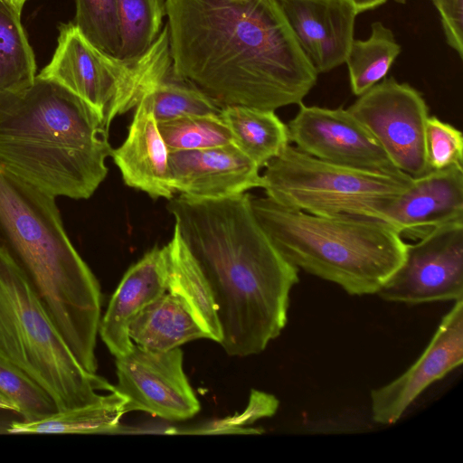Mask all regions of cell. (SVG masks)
Masks as SVG:
<instances>
[{
  "label": "cell",
  "mask_w": 463,
  "mask_h": 463,
  "mask_svg": "<svg viewBox=\"0 0 463 463\" xmlns=\"http://www.w3.org/2000/svg\"><path fill=\"white\" fill-rule=\"evenodd\" d=\"M219 116L229 128L233 144L260 168L290 144L287 124L274 110L227 106Z\"/></svg>",
  "instance_id": "cell-21"
},
{
  "label": "cell",
  "mask_w": 463,
  "mask_h": 463,
  "mask_svg": "<svg viewBox=\"0 0 463 463\" xmlns=\"http://www.w3.org/2000/svg\"><path fill=\"white\" fill-rule=\"evenodd\" d=\"M252 212L292 265L351 296L377 294L402 265L403 237L388 222L364 216H321L250 195Z\"/></svg>",
  "instance_id": "cell-5"
},
{
  "label": "cell",
  "mask_w": 463,
  "mask_h": 463,
  "mask_svg": "<svg viewBox=\"0 0 463 463\" xmlns=\"http://www.w3.org/2000/svg\"><path fill=\"white\" fill-rule=\"evenodd\" d=\"M393 1L398 4H405L408 0H393Z\"/></svg>",
  "instance_id": "cell-36"
},
{
  "label": "cell",
  "mask_w": 463,
  "mask_h": 463,
  "mask_svg": "<svg viewBox=\"0 0 463 463\" xmlns=\"http://www.w3.org/2000/svg\"><path fill=\"white\" fill-rule=\"evenodd\" d=\"M384 221L402 237L420 238L430 229L463 222V166L430 170L388 208Z\"/></svg>",
  "instance_id": "cell-16"
},
{
  "label": "cell",
  "mask_w": 463,
  "mask_h": 463,
  "mask_svg": "<svg viewBox=\"0 0 463 463\" xmlns=\"http://www.w3.org/2000/svg\"><path fill=\"white\" fill-rule=\"evenodd\" d=\"M278 407L279 401L275 396L252 390L249 405L241 415L218 421L214 428L212 427L205 432H249L240 426L251 424L262 417L272 416L276 413Z\"/></svg>",
  "instance_id": "cell-31"
},
{
  "label": "cell",
  "mask_w": 463,
  "mask_h": 463,
  "mask_svg": "<svg viewBox=\"0 0 463 463\" xmlns=\"http://www.w3.org/2000/svg\"><path fill=\"white\" fill-rule=\"evenodd\" d=\"M317 74L345 62L359 14L346 0H277Z\"/></svg>",
  "instance_id": "cell-15"
},
{
  "label": "cell",
  "mask_w": 463,
  "mask_h": 463,
  "mask_svg": "<svg viewBox=\"0 0 463 463\" xmlns=\"http://www.w3.org/2000/svg\"><path fill=\"white\" fill-rule=\"evenodd\" d=\"M11 3H13L19 10L22 11V8L24 6V4L26 0H9Z\"/></svg>",
  "instance_id": "cell-35"
},
{
  "label": "cell",
  "mask_w": 463,
  "mask_h": 463,
  "mask_svg": "<svg viewBox=\"0 0 463 463\" xmlns=\"http://www.w3.org/2000/svg\"><path fill=\"white\" fill-rule=\"evenodd\" d=\"M129 336L135 345L152 351H168L193 340L209 339L188 306L169 291L136 317Z\"/></svg>",
  "instance_id": "cell-19"
},
{
  "label": "cell",
  "mask_w": 463,
  "mask_h": 463,
  "mask_svg": "<svg viewBox=\"0 0 463 463\" xmlns=\"http://www.w3.org/2000/svg\"><path fill=\"white\" fill-rule=\"evenodd\" d=\"M463 363V299L454 301L430 343L401 375L370 392L372 420L381 425L400 420L432 383Z\"/></svg>",
  "instance_id": "cell-13"
},
{
  "label": "cell",
  "mask_w": 463,
  "mask_h": 463,
  "mask_svg": "<svg viewBox=\"0 0 463 463\" xmlns=\"http://www.w3.org/2000/svg\"><path fill=\"white\" fill-rule=\"evenodd\" d=\"M264 167L261 188L268 198L321 216L348 214L384 221L388 208L413 181L402 172L369 171L321 160L290 144Z\"/></svg>",
  "instance_id": "cell-7"
},
{
  "label": "cell",
  "mask_w": 463,
  "mask_h": 463,
  "mask_svg": "<svg viewBox=\"0 0 463 463\" xmlns=\"http://www.w3.org/2000/svg\"><path fill=\"white\" fill-rule=\"evenodd\" d=\"M0 355L53 400L59 411L88 405L112 392L77 361L28 279L0 248Z\"/></svg>",
  "instance_id": "cell-6"
},
{
  "label": "cell",
  "mask_w": 463,
  "mask_h": 463,
  "mask_svg": "<svg viewBox=\"0 0 463 463\" xmlns=\"http://www.w3.org/2000/svg\"><path fill=\"white\" fill-rule=\"evenodd\" d=\"M172 73L221 108L299 105L317 72L277 0H165Z\"/></svg>",
  "instance_id": "cell-1"
},
{
  "label": "cell",
  "mask_w": 463,
  "mask_h": 463,
  "mask_svg": "<svg viewBox=\"0 0 463 463\" xmlns=\"http://www.w3.org/2000/svg\"><path fill=\"white\" fill-rule=\"evenodd\" d=\"M356 10L358 14L378 8L387 2V0H346Z\"/></svg>",
  "instance_id": "cell-33"
},
{
  "label": "cell",
  "mask_w": 463,
  "mask_h": 463,
  "mask_svg": "<svg viewBox=\"0 0 463 463\" xmlns=\"http://www.w3.org/2000/svg\"><path fill=\"white\" fill-rule=\"evenodd\" d=\"M104 118L59 83L36 76L0 92V165L54 196L90 198L108 174Z\"/></svg>",
  "instance_id": "cell-3"
},
{
  "label": "cell",
  "mask_w": 463,
  "mask_h": 463,
  "mask_svg": "<svg viewBox=\"0 0 463 463\" xmlns=\"http://www.w3.org/2000/svg\"><path fill=\"white\" fill-rule=\"evenodd\" d=\"M167 208L211 288L227 354L264 351L285 328L299 269L258 222L250 194L197 200L183 194Z\"/></svg>",
  "instance_id": "cell-2"
},
{
  "label": "cell",
  "mask_w": 463,
  "mask_h": 463,
  "mask_svg": "<svg viewBox=\"0 0 463 463\" xmlns=\"http://www.w3.org/2000/svg\"><path fill=\"white\" fill-rule=\"evenodd\" d=\"M181 348L152 351L134 344L116 358L115 389L127 400V412L142 411L167 420H185L200 402L184 373Z\"/></svg>",
  "instance_id": "cell-11"
},
{
  "label": "cell",
  "mask_w": 463,
  "mask_h": 463,
  "mask_svg": "<svg viewBox=\"0 0 463 463\" xmlns=\"http://www.w3.org/2000/svg\"><path fill=\"white\" fill-rule=\"evenodd\" d=\"M0 248L24 274L79 364L96 373L99 283L71 242L55 197L1 165Z\"/></svg>",
  "instance_id": "cell-4"
},
{
  "label": "cell",
  "mask_w": 463,
  "mask_h": 463,
  "mask_svg": "<svg viewBox=\"0 0 463 463\" xmlns=\"http://www.w3.org/2000/svg\"><path fill=\"white\" fill-rule=\"evenodd\" d=\"M167 250V288L191 309L209 339L220 344L222 332L217 307L204 276L175 227Z\"/></svg>",
  "instance_id": "cell-20"
},
{
  "label": "cell",
  "mask_w": 463,
  "mask_h": 463,
  "mask_svg": "<svg viewBox=\"0 0 463 463\" xmlns=\"http://www.w3.org/2000/svg\"><path fill=\"white\" fill-rule=\"evenodd\" d=\"M21 12L9 0H0V92L22 90L37 76Z\"/></svg>",
  "instance_id": "cell-24"
},
{
  "label": "cell",
  "mask_w": 463,
  "mask_h": 463,
  "mask_svg": "<svg viewBox=\"0 0 463 463\" xmlns=\"http://www.w3.org/2000/svg\"><path fill=\"white\" fill-rule=\"evenodd\" d=\"M0 409L11 411L19 414L17 405L2 392H0Z\"/></svg>",
  "instance_id": "cell-34"
},
{
  "label": "cell",
  "mask_w": 463,
  "mask_h": 463,
  "mask_svg": "<svg viewBox=\"0 0 463 463\" xmlns=\"http://www.w3.org/2000/svg\"><path fill=\"white\" fill-rule=\"evenodd\" d=\"M157 123L180 117L219 114L222 108L201 90L171 73L141 99Z\"/></svg>",
  "instance_id": "cell-26"
},
{
  "label": "cell",
  "mask_w": 463,
  "mask_h": 463,
  "mask_svg": "<svg viewBox=\"0 0 463 463\" xmlns=\"http://www.w3.org/2000/svg\"><path fill=\"white\" fill-rule=\"evenodd\" d=\"M401 52L392 31L380 21L371 24L366 40L354 39L345 62L353 94L358 97L383 80Z\"/></svg>",
  "instance_id": "cell-23"
},
{
  "label": "cell",
  "mask_w": 463,
  "mask_h": 463,
  "mask_svg": "<svg viewBox=\"0 0 463 463\" xmlns=\"http://www.w3.org/2000/svg\"><path fill=\"white\" fill-rule=\"evenodd\" d=\"M287 127L289 142L314 157L369 171L401 172L347 109L301 103Z\"/></svg>",
  "instance_id": "cell-12"
},
{
  "label": "cell",
  "mask_w": 463,
  "mask_h": 463,
  "mask_svg": "<svg viewBox=\"0 0 463 463\" xmlns=\"http://www.w3.org/2000/svg\"><path fill=\"white\" fill-rule=\"evenodd\" d=\"M0 392L17 405L24 421L39 420L59 411L43 389L2 355Z\"/></svg>",
  "instance_id": "cell-29"
},
{
  "label": "cell",
  "mask_w": 463,
  "mask_h": 463,
  "mask_svg": "<svg viewBox=\"0 0 463 463\" xmlns=\"http://www.w3.org/2000/svg\"><path fill=\"white\" fill-rule=\"evenodd\" d=\"M128 400L116 389L96 402L59 411L35 421H13L6 431L11 434H90L111 433L119 429L127 412Z\"/></svg>",
  "instance_id": "cell-22"
},
{
  "label": "cell",
  "mask_w": 463,
  "mask_h": 463,
  "mask_svg": "<svg viewBox=\"0 0 463 463\" xmlns=\"http://www.w3.org/2000/svg\"><path fill=\"white\" fill-rule=\"evenodd\" d=\"M172 187L197 200H216L262 186L260 167L234 144L169 151Z\"/></svg>",
  "instance_id": "cell-14"
},
{
  "label": "cell",
  "mask_w": 463,
  "mask_h": 463,
  "mask_svg": "<svg viewBox=\"0 0 463 463\" xmlns=\"http://www.w3.org/2000/svg\"><path fill=\"white\" fill-rule=\"evenodd\" d=\"M425 149L430 170L463 166L462 132L436 116H429L426 122Z\"/></svg>",
  "instance_id": "cell-30"
},
{
  "label": "cell",
  "mask_w": 463,
  "mask_h": 463,
  "mask_svg": "<svg viewBox=\"0 0 463 463\" xmlns=\"http://www.w3.org/2000/svg\"><path fill=\"white\" fill-rule=\"evenodd\" d=\"M436 7L447 44L463 59V0H431Z\"/></svg>",
  "instance_id": "cell-32"
},
{
  "label": "cell",
  "mask_w": 463,
  "mask_h": 463,
  "mask_svg": "<svg viewBox=\"0 0 463 463\" xmlns=\"http://www.w3.org/2000/svg\"><path fill=\"white\" fill-rule=\"evenodd\" d=\"M74 24L93 45L118 57L120 34L116 0H76Z\"/></svg>",
  "instance_id": "cell-28"
},
{
  "label": "cell",
  "mask_w": 463,
  "mask_h": 463,
  "mask_svg": "<svg viewBox=\"0 0 463 463\" xmlns=\"http://www.w3.org/2000/svg\"><path fill=\"white\" fill-rule=\"evenodd\" d=\"M172 71L168 31L142 55L123 59L93 45L72 24H61L52 61L38 76L53 80L80 97L105 119L133 108Z\"/></svg>",
  "instance_id": "cell-8"
},
{
  "label": "cell",
  "mask_w": 463,
  "mask_h": 463,
  "mask_svg": "<svg viewBox=\"0 0 463 463\" xmlns=\"http://www.w3.org/2000/svg\"><path fill=\"white\" fill-rule=\"evenodd\" d=\"M125 184L150 197L171 199L175 191L169 173V150L150 109L141 99L136 107L128 134L110 155Z\"/></svg>",
  "instance_id": "cell-18"
},
{
  "label": "cell",
  "mask_w": 463,
  "mask_h": 463,
  "mask_svg": "<svg viewBox=\"0 0 463 463\" xmlns=\"http://www.w3.org/2000/svg\"><path fill=\"white\" fill-rule=\"evenodd\" d=\"M418 239L406 243L402 265L376 295L406 305L463 299V222L436 226Z\"/></svg>",
  "instance_id": "cell-10"
},
{
  "label": "cell",
  "mask_w": 463,
  "mask_h": 463,
  "mask_svg": "<svg viewBox=\"0 0 463 463\" xmlns=\"http://www.w3.org/2000/svg\"><path fill=\"white\" fill-rule=\"evenodd\" d=\"M120 34L118 57L145 53L162 31L165 16L162 0H116Z\"/></svg>",
  "instance_id": "cell-25"
},
{
  "label": "cell",
  "mask_w": 463,
  "mask_h": 463,
  "mask_svg": "<svg viewBox=\"0 0 463 463\" xmlns=\"http://www.w3.org/2000/svg\"><path fill=\"white\" fill-rule=\"evenodd\" d=\"M347 109L398 170L412 178L430 171L425 149L429 108L415 88L385 77L358 96Z\"/></svg>",
  "instance_id": "cell-9"
},
{
  "label": "cell",
  "mask_w": 463,
  "mask_h": 463,
  "mask_svg": "<svg viewBox=\"0 0 463 463\" xmlns=\"http://www.w3.org/2000/svg\"><path fill=\"white\" fill-rule=\"evenodd\" d=\"M157 125L169 151L233 144L232 133L219 114L180 117Z\"/></svg>",
  "instance_id": "cell-27"
},
{
  "label": "cell",
  "mask_w": 463,
  "mask_h": 463,
  "mask_svg": "<svg viewBox=\"0 0 463 463\" xmlns=\"http://www.w3.org/2000/svg\"><path fill=\"white\" fill-rule=\"evenodd\" d=\"M166 246L154 247L124 274L99 321V334L112 355L129 353V326L136 317L167 288Z\"/></svg>",
  "instance_id": "cell-17"
}]
</instances>
